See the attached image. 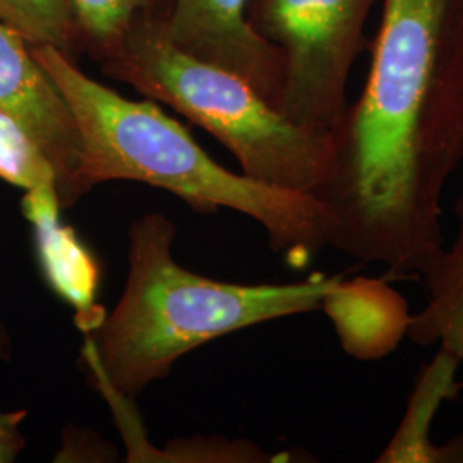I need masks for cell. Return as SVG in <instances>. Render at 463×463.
Listing matches in <instances>:
<instances>
[{"label": "cell", "mask_w": 463, "mask_h": 463, "mask_svg": "<svg viewBox=\"0 0 463 463\" xmlns=\"http://www.w3.org/2000/svg\"><path fill=\"white\" fill-rule=\"evenodd\" d=\"M434 463H463V434H458L434 451Z\"/></svg>", "instance_id": "cell-15"}, {"label": "cell", "mask_w": 463, "mask_h": 463, "mask_svg": "<svg viewBox=\"0 0 463 463\" xmlns=\"http://www.w3.org/2000/svg\"><path fill=\"white\" fill-rule=\"evenodd\" d=\"M246 4L248 0H174L160 26L175 49L237 74L279 110L283 59L250 28Z\"/></svg>", "instance_id": "cell-7"}, {"label": "cell", "mask_w": 463, "mask_h": 463, "mask_svg": "<svg viewBox=\"0 0 463 463\" xmlns=\"http://www.w3.org/2000/svg\"><path fill=\"white\" fill-rule=\"evenodd\" d=\"M0 181L32 191L42 185H57V174L47 153L30 131L0 110Z\"/></svg>", "instance_id": "cell-13"}, {"label": "cell", "mask_w": 463, "mask_h": 463, "mask_svg": "<svg viewBox=\"0 0 463 463\" xmlns=\"http://www.w3.org/2000/svg\"><path fill=\"white\" fill-rule=\"evenodd\" d=\"M457 233L449 248L438 250L419 269L428 292L426 307L409 319V338L438 345L463 363V194L453 204Z\"/></svg>", "instance_id": "cell-9"}, {"label": "cell", "mask_w": 463, "mask_h": 463, "mask_svg": "<svg viewBox=\"0 0 463 463\" xmlns=\"http://www.w3.org/2000/svg\"><path fill=\"white\" fill-rule=\"evenodd\" d=\"M30 47L78 124L84 196L99 184L133 181L170 191L196 213L233 210L258 222L271 250L294 268L309 265L317 252L328 248V213L313 194L231 172L216 164L155 99H126L88 78L61 50Z\"/></svg>", "instance_id": "cell-2"}, {"label": "cell", "mask_w": 463, "mask_h": 463, "mask_svg": "<svg viewBox=\"0 0 463 463\" xmlns=\"http://www.w3.org/2000/svg\"><path fill=\"white\" fill-rule=\"evenodd\" d=\"M0 110L19 120L47 153L62 210L84 198L83 145L66 99L33 57L30 43L0 23Z\"/></svg>", "instance_id": "cell-6"}, {"label": "cell", "mask_w": 463, "mask_h": 463, "mask_svg": "<svg viewBox=\"0 0 463 463\" xmlns=\"http://www.w3.org/2000/svg\"><path fill=\"white\" fill-rule=\"evenodd\" d=\"M460 364L457 355L443 348L438 350V355L415 383L405 417L378 462L434 463L436 445L430 441V424L443 400L455 395V373Z\"/></svg>", "instance_id": "cell-10"}, {"label": "cell", "mask_w": 463, "mask_h": 463, "mask_svg": "<svg viewBox=\"0 0 463 463\" xmlns=\"http://www.w3.org/2000/svg\"><path fill=\"white\" fill-rule=\"evenodd\" d=\"M174 0H71L78 52L97 62L120 45L139 19L165 21Z\"/></svg>", "instance_id": "cell-11"}, {"label": "cell", "mask_w": 463, "mask_h": 463, "mask_svg": "<svg viewBox=\"0 0 463 463\" xmlns=\"http://www.w3.org/2000/svg\"><path fill=\"white\" fill-rule=\"evenodd\" d=\"M14 354V342H13V335L7 328L4 317L0 315V361L9 363L13 359Z\"/></svg>", "instance_id": "cell-16"}, {"label": "cell", "mask_w": 463, "mask_h": 463, "mask_svg": "<svg viewBox=\"0 0 463 463\" xmlns=\"http://www.w3.org/2000/svg\"><path fill=\"white\" fill-rule=\"evenodd\" d=\"M99 67L208 131L254 181L315 196L330 179L333 133L298 126L237 74L175 49L158 19L136 21Z\"/></svg>", "instance_id": "cell-4"}, {"label": "cell", "mask_w": 463, "mask_h": 463, "mask_svg": "<svg viewBox=\"0 0 463 463\" xmlns=\"http://www.w3.org/2000/svg\"><path fill=\"white\" fill-rule=\"evenodd\" d=\"M26 417L28 411H0V463L14 462L19 453L28 445L21 430Z\"/></svg>", "instance_id": "cell-14"}, {"label": "cell", "mask_w": 463, "mask_h": 463, "mask_svg": "<svg viewBox=\"0 0 463 463\" xmlns=\"http://www.w3.org/2000/svg\"><path fill=\"white\" fill-rule=\"evenodd\" d=\"M21 210L32 225L36 261L50 290L76 311L80 330H95L105 316L97 304L101 266L76 231L61 220L57 187L50 184L26 191Z\"/></svg>", "instance_id": "cell-8"}, {"label": "cell", "mask_w": 463, "mask_h": 463, "mask_svg": "<svg viewBox=\"0 0 463 463\" xmlns=\"http://www.w3.org/2000/svg\"><path fill=\"white\" fill-rule=\"evenodd\" d=\"M378 0H248L250 28L279 50L285 67L280 110L298 126L333 133L347 110L350 71L369 43Z\"/></svg>", "instance_id": "cell-5"}, {"label": "cell", "mask_w": 463, "mask_h": 463, "mask_svg": "<svg viewBox=\"0 0 463 463\" xmlns=\"http://www.w3.org/2000/svg\"><path fill=\"white\" fill-rule=\"evenodd\" d=\"M175 235V223L162 213L134 222L122 298L86 333L88 364L114 397L139 395L183 355L220 336L316 311L344 283L342 277L261 285L212 280L177 263Z\"/></svg>", "instance_id": "cell-3"}, {"label": "cell", "mask_w": 463, "mask_h": 463, "mask_svg": "<svg viewBox=\"0 0 463 463\" xmlns=\"http://www.w3.org/2000/svg\"><path fill=\"white\" fill-rule=\"evenodd\" d=\"M361 97L333 131L315 198L328 248L419 273L445 248L441 199L463 162V0H381Z\"/></svg>", "instance_id": "cell-1"}, {"label": "cell", "mask_w": 463, "mask_h": 463, "mask_svg": "<svg viewBox=\"0 0 463 463\" xmlns=\"http://www.w3.org/2000/svg\"><path fill=\"white\" fill-rule=\"evenodd\" d=\"M0 23L30 45L55 47L71 59L78 53L71 0H0Z\"/></svg>", "instance_id": "cell-12"}]
</instances>
